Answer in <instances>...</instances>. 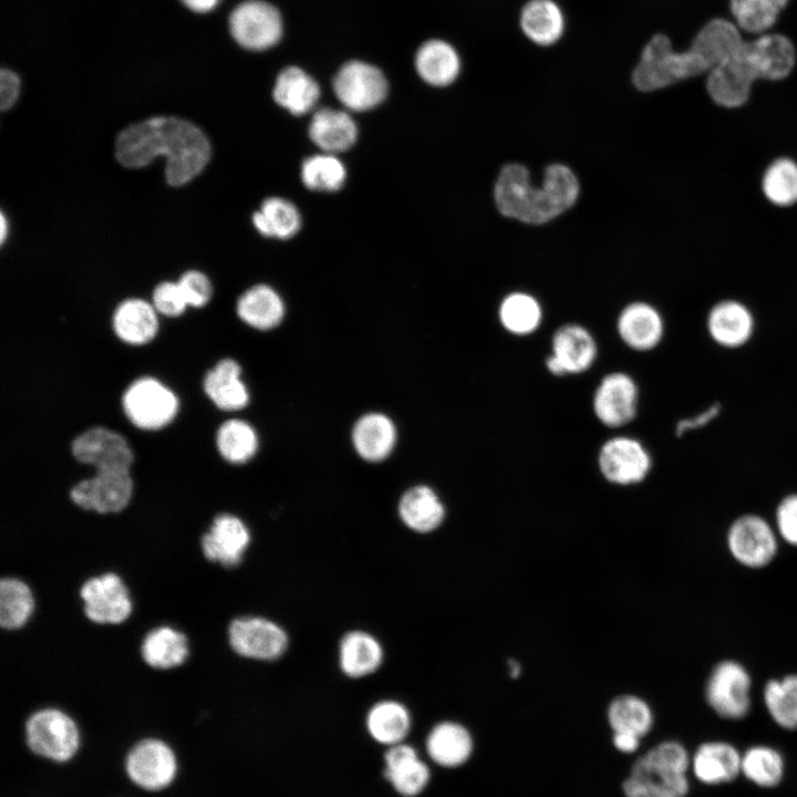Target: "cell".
<instances>
[{
    "mask_svg": "<svg viewBox=\"0 0 797 797\" xmlns=\"http://www.w3.org/2000/svg\"><path fill=\"white\" fill-rule=\"evenodd\" d=\"M210 151L200 128L173 116L131 125L120 133L115 144L116 158L125 167H144L154 157L164 156L165 177L172 186H182L196 177L208 163Z\"/></svg>",
    "mask_w": 797,
    "mask_h": 797,
    "instance_id": "cell-1",
    "label": "cell"
},
{
    "mask_svg": "<svg viewBox=\"0 0 797 797\" xmlns=\"http://www.w3.org/2000/svg\"><path fill=\"white\" fill-rule=\"evenodd\" d=\"M578 194L576 175L562 164L546 168L540 188L530 183L528 169L520 164L505 165L495 185V200L501 215L534 225L547 222L569 209Z\"/></svg>",
    "mask_w": 797,
    "mask_h": 797,
    "instance_id": "cell-2",
    "label": "cell"
},
{
    "mask_svg": "<svg viewBox=\"0 0 797 797\" xmlns=\"http://www.w3.org/2000/svg\"><path fill=\"white\" fill-rule=\"evenodd\" d=\"M691 755L679 741L650 747L631 765L621 784L624 797H686Z\"/></svg>",
    "mask_w": 797,
    "mask_h": 797,
    "instance_id": "cell-3",
    "label": "cell"
},
{
    "mask_svg": "<svg viewBox=\"0 0 797 797\" xmlns=\"http://www.w3.org/2000/svg\"><path fill=\"white\" fill-rule=\"evenodd\" d=\"M710 71V64L694 45L675 51L670 39L659 33L644 45L631 79L638 90L651 92Z\"/></svg>",
    "mask_w": 797,
    "mask_h": 797,
    "instance_id": "cell-4",
    "label": "cell"
},
{
    "mask_svg": "<svg viewBox=\"0 0 797 797\" xmlns=\"http://www.w3.org/2000/svg\"><path fill=\"white\" fill-rule=\"evenodd\" d=\"M753 675L734 658L718 660L704 681V701L714 714L727 721L747 717L753 704Z\"/></svg>",
    "mask_w": 797,
    "mask_h": 797,
    "instance_id": "cell-5",
    "label": "cell"
},
{
    "mask_svg": "<svg viewBox=\"0 0 797 797\" xmlns=\"http://www.w3.org/2000/svg\"><path fill=\"white\" fill-rule=\"evenodd\" d=\"M782 541L772 520L757 513L735 517L725 531L729 557L742 568L763 570L777 559Z\"/></svg>",
    "mask_w": 797,
    "mask_h": 797,
    "instance_id": "cell-6",
    "label": "cell"
},
{
    "mask_svg": "<svg viewBox=\"0 0 797 797\" xmlns=\"http://www.w3.org/2000/svg\"><path fill=\"white\" fill-rule=\"evenodd\" d=\"M28 749L35 756L56 764L71 762L81 747L75 721L62 710L40 708L24 724Z\"/></svg>",
    "mask_w": 797,
    "mask_h": 797,
    "instance_id": "cell-7",
    "label": "cell"
},
{
    "mask_svg": "<svg viewBox=\"0 0 797 797\" xmlns=\"http://www.w3.org/2000/svg\"><path fill=\"white\" fill-rule=\"evenodd\" d=\"M127 420L137 428L158 431L170 424L179 410L177 395L153 376H141L130 383L122 396Z\"/></svg>",
    "mask_w": 797,
    "mask_h": 797,
    "instance_id": "cell-8",
    "label": "cell"
},
{
    "mask_svg": "<svg viewBox=\"0 0 797 797\" xmlns=\"http://www.w3.org/2000/svg\"><path fill=\"white\" fill-rule=\"evenodd\" d=\"M126 777L138 788L157 793L177 778L178 758L173 747L158 737L137 741L124 758Z\"/></svg>",
    "mask_w": 797,
    "mask_h": 797,
    "instance_id": "cell-9",
    "label": "cell"
},
{
    "mask_svg": "<svg viewBox=\"0 0 797 797\" xmlns=\"http://www.w3.org/2000/svg\"><path fill=\"white\" fill-rule=\"evenodd\" d=\"M597 466L601 477L610 485L632 487L649 477L653 458L640 439L629 435H614L601 444Z\"/></svg>",
    "mask_w": 797,
    "mask_h": 797,
    "instance_id": "cell-10",
    "label": "cell"
},
{
    "mask_svg": "<svg viewBox=\"0 0 797 797\" xmlns=\"http://www.w3.org/2000/svg\"><path fill=\"white\" fill-rule=\"evenodd\" d=\"M598 354L597 340L588 328L579 323H565L552 333L545 366L557 377L578 375L594 365Z\"/></svg>",
    "mask_w": 797,
    "mask_h": 797,
    "instance_id": "cell-11",
    "label": "cell"
},
{
    "mask_svg": "<svg viewBox=\"0 0 797 797\" xmlns=\"http://www.w3.org/2000/svg\"><path fill=\"white\" fill-rule=\"evenodd\" d=\"M639 404V385L632 375L623 371L603 375L592 395L596 418L611 429L629 425L638 415Z\"/></svg>",
    "mask_w": 797,
    "mask_h": 797,
    "instance_id": "cell-12",
    "label": "cell"
},
{
    "mask_svg": "<svg viewBox=\"0 0 797 797\" xmlns=\"http://www.w3.org/2000/svg\"><path fill=\"white\" fill-rule=\"evenodd\" d=\"M228 640L237 654L258 661H276L289 646L286 630L277 622L258 615L234 619L228 628Z\"/></svg>",
    "mask_w": 797,
    "mask_h": 797,
    "instance_id": "cell-13",
    "label": "cell"
},
{
    "mask_svg": "<svg viewBox=\"0 0 797 797\" xmlns=\"http://www.w3.org/2000/svg\"><path fill=\"white\" fill-rule=\"evenodd\" d=\"M72 456L95 472H131L133 451L120 433L94 426L75 436L71 443Z\"/></svg>",
    "mask_w": 797,
    "mask_h": 797,
    "instance_id": "cell-14",
    "label": "cell"
},
{
    "mask_svg": "<svg viewBox=\"0 0 797 797\" xmlns=\"http://www.w3.org/2000/svg\"><path fill=\"white\" fill-rule=\"evenodd\" d=\"M338 100L350 111L364 112L380 105L387 95V81L382 71L362 61L344 63L333 79Z\"/></svg>",
    "mask_w": 797,
    "mask_h": 797,
    "instance_id": "cell-15",
    "label": "cell"
},
{
    "mask_svg": "<svg viewBox=\"0 0 797 797\" xmlns=\"http://www.w3.org/2000/svg\"><path fill=\"white\" fill-rule=\"evenodd\" d=\"M133 495L131 472H95L70 490L71 500L84 510L114 514L123 510Z\"/></svg>",
    "mask_w": 797,
    "mask_h": 797,
    "instance_id": "cell-16",
    "label": "cell"
},
{
    "mask_svg": "<svg viewBox=\"0 0 797 797\" xmlns=\"http://www.w3.org/2000/svg\"><path fill=\"white\" fill-rule=\"evenodd\" d=\"M230 32L234 39L249 50H265L275 45L282 33L278 10L260 0L239 4L230 14Z\"/></svg>",
    "mask_w": 797,
    "mask_h": 797,
    "instance_id": "cell-17",
    "label": "cell"
},
{
    "mask_svg": "<svg viewBox=\"0 0 797 797\" xmlns=\"http://www.w3.org/2000/svg\"><path fill=\"white\" fill-rule=\"evenodd\" d=\"M84 613L99 624H118L132 613V600L122 579L112 572L87 579L81 587Z\"/></svg>",
    "mask_w": 797,
    "mask_h": 797,
    "instance_id": "cell-18",
    "label": "cell"
},
{
    "mask_svg": "<svg viewBox=\"0 0 797 797\" xmlns=\"http://www.w3.org/2000/svg\"><path fill=\"white\" fill-rule=\"evenodd\" d=\"M757 79L755 71L739 49L733 56L708 72L706 90L712 101L718 106L736 108L747 102L753 83Z\"/></svg>",
    "mask_w": 797,
    "mask_h": 797,
    "instance_id": "cell-19",
    "label": "cell"
},
{
    "mask_svg": "<svg viewBox=\"0 0 797 797\" xmlns=\"http://www.w3.org/2000/svg\"><path fill=\"white\" fill-rule=\"evenodd\" d=\"M615 330L627 348L645 353L653 351L662 343L665 335V323L655 307L648 302L634 301L620 311Z\"/></svg>",
    "mask_w": 797,
    "mask_h": 797,
    "instance_id": "cell-20",
    "label": "cell"
},
{
    "mask_svg": "<svg viewBox=\"0 0 797 797\" xmlns=\"http://www.w3.org/2000/svg\"><path fill=\"white\" fill-rule=\"evenodd\" d=\"M705 327L711 340L725 349H738L754 337L756 321L751 309L735 299L716 302L706 315Z\"/></svg>",
    "mask_w": 797,
    "mask_h": 797,
    "instance_id": "cell-21",
    "label": "cell"
},
{
    "mask_svg": "<svg viewBox=\"0 0 797 797\" xmlns=\"http://www.w3.org/2000/svg\"><path fill=\"white\" fill-rule=\"evenodd\" d=\"M247 525L232 514L217 515L201 538L204 556L224 567L238 566L250 544Z\"/></svg>",
    "mask_w": 797,
    "mask_h": 797,
    "instance_id": "cell-22",
    "label": "cell"
},
{
    "mask_svg": "<svg viewBox=\"0 0 797 797\" xmlns=\"http://www.w3.org/2000/svg\"><path fill=\"white\" fill-rule=\"evenodd\" d=\"M741 51L758 79L779 81L787 77L796 62L791 41L783 34H765L744 42Z\"/></svg>",
    "mask_w": 797,
    "mask_h": 797,
    "instance_id": "cell-23",
    "label": "cell"
},
{
    "mask_svg": "<svg viewBox=\"0 0 797 797\" xmlns=\"http://www.w3.org/2000/svg\"><path fill=\"white\" fill-rule=\"evenodd\" d=\"M425 748L434 764L443 768H458L470 759L475 749V739L465 724L444 720L429 729Z\"/></svg>",
    "mask_w": 797,
    "mask_h": 797,
    "instance_id": "cell-24",
    "label": "cell"
},
{
    "mask_svg": "<svg viewBox=\"0 0 797 797\" xmlns=\"http://www.w3.org/2000/svg\"><path fill=\"white\" fill-rule=\"evenodd\" d=\"M383 773L394 790L403 797L418 796L431 780L428 765L417 751L405 742L387 747Z\"/></svg>",
    "mask_w": 797,
    "mask_h": 797,
    "instance_id": "cell-25",
    "label": "cell"
},
{
    "mask_svg": "<svg viewBox=\"0 0 797 797\" xmlns=\"http://www.w3.org/2000/svg\"><path fill=\"white\" fill-rule=\"evenodd\" d=\"M742 755L725 741H707L697 746L691 756L695 778L710 786L733 782L741 774Z\"/></svg>",
    "mask_w": 797,
    "mask_h": 797,
    "instance_id": "cell-26",
    "label": "cell"
},
{
    "mask_svg": "<svg viewBox=\"0 0 797 797\" xmlns=\"http://www.w3.org/2000/svg\"><path fill=\"white\" fill-rule=\"evenodd\" d=\"M398 517L412 531L429 534L445 521L446 507L439 495L427 485L407 489L398 501Z\"/></svg>",
    "mask_w": 797,
    "mask_h": 797,
    "instance_id": "cell-27",
    "label": "cell"
},
{
    "mask_svg": "<svg viewBox=\"0 0 797 797\" xmlns=\"http://www.w3.org/2000/svg\"><path fill=\"white\" fill-rule=\"evenodd\" d=\"M240 364L234 359L218 361L203 380L206 396L222 411H239L249 403V392L242 382Z\"/></svg>",
    "mask_w": 797,
    "mask_h": 797,
    "instance_id": "cell-28",
    "label": "cell"
},
{
    "mask_svg": "<svg viewBox=\"0 0 797 797\" xmlns=\"http://www.w3.org/2000/svg\"><path fill=\"white\" fill-rule=\"evenodd\" d=\"M152 303L137 298L122 301L113 312L112 329L128 345H145L157 334L159 323Z\"/></svg>",
    "mask_w": 797,
    "mask_h": 797,
    "instance_id": "cell-29",
    "label": "cell"
},
{
    "mask_svg": "<svg viewBox=\"0 0 797 797\" xmlns=\"http://www.w3.org/2000/svg\"><path fill=\"white\" fill-rule=\"evenodd\" d=\"M605 721L611 733H630L643 739L654 727L655 713L642 695L622 692L609 700Z\"/></svg>",
    "mask_w": 797,
    "mask_h": 797,
    "instance_id": "cell-30",
    "label": "cell"
},
{
    "mask_svg": "<svg viewBox=\"0 0 797 797\" xmlns=\"http://www.w3.org/2000/svg\"><path fill=\"white\" fill-rule=\"evenodd\" d=\"M380 641L363 630L346 632L339 643V666L351 679H361L376 672L383 663Z\"/></svg>",
    "mask_w": 797,
    "mask_h": 797,
    "instance_id": "cell-31",
    "label": "cell"
},
{
    "mask_svg": "<svg viewBox=\"0 0 797 797\" xmlns=\"http://www.w3.org/2000/svg\"><path fill=\"white\" fill-rule=\"evenodd\" d=\"M308 133L313 144L322 152L337 154L354 145L358 126L349 113L323 107L314 112Z\"/></svg>",
    "mask_w": 797,
    "mask_h": 797,
    "instance_id": "cell-32",
    "label": "cell"
},
{
    "mask_svg": "<svg viewBox=\"0 0 797 797\" xmlns=\"http://www.w3.org/2000/svg\"><path fill=\"white\" fill-rule=\"evenodd\" d=\"M396 436L393 421L385 414L376 412L362 415L352 429L354 449L368 462H381L387 458L395 446Z\"/></svg>",
    "mask_w": 797,
    "mask_h": 797,
    "instance_id": "cell-33",
    "label": "cell"
},
{
    "mask_svg": "<svg viewBox=\"0 0 797 797\" xmlns=\"http://www.w3.org/2000/svg\"><path fill=\"white\" fill-rule=\"evenodd\" d=\"M284 303L280 294L268 284H256L238 299L236 311L247 325L267 331L280 324L284 317Z\"/></svg>",
    "mask_w": 797,
    "mask_h": 797,
    "instance_id": "cell-34",
    "label": "cell"
},
{
    "mask_svg": "<svg viewBox=\"0 0 797 797\" xmlns=\"http://www.w3.org/2000/svg\"><path fill=\"white\" fill-rule=\"evenodd\" d=\"M275 102L293 115L309 113L320 97V86L309 74L297 66L283 69L276 81Z\"/></svg>",
    "mask_w": 797,
    "mask_h": 797,
    "instance_id": "cell-35",
    "label": "cell"
},
{
    "mask_svg": "<svg viewBox=\"0 0 797 797\" xmlns=\"http://www.w3.org/2000/svg\"><path fill=\"white\" fill-rule=\"evenodd\" d=\"M365 726L376 743L389 747L405 741L412 726V716L403 703L382 700L370 707Z\"/></svg>",
    "mask_w": 797,
    "mask_h": 797,
    "instance_id": "cell-36",
    "label": "cell"
},
{
    "mask_svg": "<svg viewBox=\"0 0 797 797\" xmlns=\"http://www.w3.org/2000/svg\"><path fill=\"white\" fill-rule=\"evenodd\" d=\"M762 701L770 720L786 731L797 729V672L767 679Z\"/></svg>",
    "mask_w": 797,
    "mask_h": 797,
    "instance_id": "cell-37",
    "label": "cell"
},
{
    "mask_svg": "<svg viewBox=\"0 0 797 797\" xmlns=\"http://www.w3.org/2000/svg\"><path fill=\"white\" fill-rule=\"evenodd\" d=\"M519 24L530 41L539 45H550L561 38L565 19L555 1L529 0L521 9Z\"/></svg>",
    "mask_w": 797,
    "mask_h": 797,
    "instance_id": "cell-38",
    "label": "cell"
},
{
    "mask_svg": "<svg viewBox=\"0 0 797 797\" xmlns=\"http://www.w3.org/2000/svg\"><path fill=\"white\" fill-rule=\"evenodd\" d=\"M415 66L418 75L426 83L446 86L457 77L460 60L455 49L447 42L429 40L418 49Z\"/></svg>",
    "mask_w": 797,
    "mask_h": 797,
    "instance_id": "cell-39",
    "label": "cell"
},
{
    "mask_svg": "<svg viewBox=\"0 0 797 797\" xmlns=\"http://www.w3.org/2000/svg\"><path fill=\"white\" fill-rule=\"evenodd\" d=\"M142 658L154 669H172L183 664L188 655L187 638L172 627L151 630L141 646Z\"/></svg>",
    "mask_w": 797,
    "mask_h": 797,
    "instance_id": "cell-40",
    "label": "cell"
},
{
    "mask_svg": "<svg viewBox=\"0 0 797 797\" xmlns=\"http://www.w3.org/2000/svg\"><path fill=\"white\" fill-rule=\"evenodd\" d=\"M743 43L735 24L722 18L708 21L692 41L711 70L733 56Z\"/></svg>",
    "mask_w": 797,
    "mask_h": 797,
    "instance_id": "cell-41",
    "label": "cell"
},
{
    "mask_svg": "<svg viewBox=\"0 0 797 797\" xmlns=\"http://www.w3.org/2000/svg\"><path fill=\"white\" fill-rule=\"evenodd\" d=\"M255 228L265 237L289 239L301 228V215L293 203L282 197H269L252 215Z\"/></svg>",
    "mask_w": 797,
    "mask_h": 797,
    "instance_id": "cell-42",
    "label": "cell"
},
{
    "mask_svg": "<svg viewBox=\"0 0 797 797\" xmlns=\"http://www.w3.org/2000/svg\"><path fill=\"white\" fill-rule=\"evenodd\" d=\"M498 320L509 334L527 337L541 325L542 309L531 294L513 292L503 299L498 308Z\"/></svg>",
    "mask_w": 797,
    "mask_h": 797,
    "instance_id": "cell-43",
    "label": "cell"
},
{
    "mask_svg": "<svg viewBox=\"0 0 797 797\" xmlns=\"http://www.w3.org/2000/svg\"><path fill=\"white\" fill-rule=\"evenodd\" d=\"M216 447L228 463L240 465L250 460L258 451L256 429L246 421L230 418L222 422L216 432Z\"/></svg>",
    "mask_w": 797,
    "mask_h": 797,
    "instance_id": "cell-44",
    "label": "cell"
},
{
    "mask_svg": "<svg viewBox=\"0 0 797 797\" xmlns=\"http://www.w3.org/2000/svg\"><path fill=\"white\" fill-rule=\"evenodd\" d=\"M741 773L754 785L773 788L779 785L785 774L782 753L769 745H753L741 759Z\"/></svg>",
    "mask_w": 797,
    "mask_h": 797,
    "instance_id": "cell-45",
    "label": "cell"
},
{
    "mask_svg": "<svg viewBox=\"0 0 797 797\" xmlns=\"http://www.w3.org/2000/svg\"><path fill=\"white\" fill-rule=\"evenodd\" d=\"M34 599L29 586L18 578L0 581V624L8 630L19 629L29 620Z\"/></svg>",
    "mask_w": 797,
    "mask_h": 797,
    "instance_id": "cell-46",
    "label": "cell"
},
{
    "mask_svg": "<svg viewBox=\"0 0 797 797\" xmlns=\"http://www.w3.org/2000/svg\"><path fill=\"white\" fill-rule=\"evenodd\" d=\"M762 190L767 200L779 207L797 203V163L788 157L772 162L762 178Z\"/></svg>",
    "mask_w": 797,
    "mask_h": 797,
    "instance_id": "cell-47",
    "label": "cell"
},
{
    "mask_svg": "<svg viewBox=\"0 0 797 797\" xmlns=\"http://www.w3.org/2000/svg\"><path fill=\"white\" fill-rule=\"evenodd\" d=\"M345 179V166L335 154L323 152L302 162L301 180L311 190L337 192L344 185Z\"/></svg>",
    "mask_w": 797,
    "mask_h": 797,
    "instance_id": "cell-48",
    "label": "cell"
},
{
    "mask_svg": "<svg viewBox=\"0 0 797 797\" xmlns=\"http://www.w3.org/2000/svg\"><path fill=\"white\" fill-rule=\"evenodd\" d=\"M729 6L738 27L751 33L770 29L780 10L770 0H729Z\"/></svg>",
    "mask_w": 797,
    "mask_h": 797,
    "instance_id": "cell-49",
    "label": "cell"
},
{
    "mask_svg": "<svg viewBox=\"0 0 797 797\" xmlns=\"http://www.w3.org/2000/svg\"><path fill=\"white\" fill-rule=\"evenodd\" d=\"M772 521L782 544L797 549V491L777 503Z\"/></svg>",
    "mask_w": 797,
    "mask_h": 797,
    "instance_id": "cell-50",
    "label": "cell"
},
{
    "mask_svg": "<svg viewBox=\"0 0 797 797\" xmlns=\"http://www.w3.org/2000/svg\"><path fill=\"white\" fill-rule=\"evenodd\" d=\"M152 300L156 312L168 318L179 317L188 307L177 282L158 283L153 291Z\"/></svg>",
    "mask_w": 797,
    "mask_h": 797,
    "instance_id": "cell-51",
    "label": "cell"
},
{
    "mask_svg": "<svg viewBox=\"0 0 797 797\" xmlns=\"http://www.w3.org/2000/svg\"><path fill=\"white\" fill-rule=\"evenodd\" d=\"M188 307L203 308L213 294V287L206 275L197 270L185 272L177 282Z\"/></svg>",
    "mask_w": 797,
    "mask_h": 797,
    "instance_id": "cell-52",
    "label": "cell"
},
{
    "mask_svg": "<svg viewBox=\"0 0 797 797\" xmlns=\"http://www.w3.org/2000/svg\"><path fill=\"white\" fill-rule=\"evenodd\" d=\"M721 410L720 403H713L690 417L681 418L675 425V435L682 437L689 432L705 427L720 415Z\"/></svg>",
    "mask_w": 797,
    "mask_h": 797,
    "instance_id": "cell-53",
    "label": "cell"
},
{
    "mask_svg": "<svg viewBox=\"0 0 797 797\" xmlns=\"http://www.w3.org/2000/svg\"><path fill=\"white\" fill-rule=\"evenodd\" d=\"M20 80L10 70H2L0 73V106L1 110L10 108L19 95Z\"/></svg>",
    "mask_w": 797,
    "mask_h": 797,
    "instance_id": "cell-54",
    "label": "cell"
},
{
    "mask_svg": "<svg viewBox=\"0 0 797 797\" xmlns=\"http://www.w3.org/2000/svg\"><path fill=\"white\" fill-rule=\"evenodd\" d=\"M611 743L619 753L633 754L640 748L642 738L630 733L615 732L611 733Z\"/></svg>",
    "mask_w": 797,
    "mask_h": 797,
    "instance_id": "cell-55",
    "label": "cell"
},
{
    "mask_svg": "<svg viewBox=\"0 0 797 797\" xmlns=\"http://www.w3.org/2000/svg\"><path fill=\"white\" fill-rule=\"evenodd\" d=\"M507 675L511 681H517L522 676L524 665L514 656L507 658L506 660Z\"/></svg>",
    "mask_w": 797,
    "mask_h": 797,
    "instance_id": "cell-56",
    "label": "cell"
},
{
    "mask_svg": "<svg viewBox=\"0 0 797 797\" xmlns=\"http://www.w3.org/2000/svg\"><path fill=\"white\" fill-rule=\"evenodd\" d=\"M186 7L196 12H207L213 10L219 0H180Z\"/></svg>",
    "mask_w": 797,
    "mask_h": 797,
    "instance_id": "cell-57",
    "label": "cell"
},
{
    "mask_svg": "<svg viewBox=\"0 0 797 797\" xmlns=\"http://www.w3.org/2000/svg\"><path fill=\"white\" fill-rule=\"evenodd\" d=\"M0 225H1V231H0V232H1V242H3V241H4V239H6V236H7V229H8L7 220H6V218H4V216H3V215H1V221H0Z\"/></svg>",
    "mask_w": 797,
    "mask_h": 797,
    "instance_id": "cell-58",
    "label": "cell"
},
{
    "mask_svg": "<svg viewBox=\"0 0 797 797\" xmlns=\"http://www.w3.org/2000/svg\"><path fill=\"white\" fill-rule=\"evenodd\" d=\"M773 1L779 9H783L786 7L789 0H770Z\"/></svg>",
    "mask_w": 797,
    "mask_h": 797,
    "instance_id": "cell-59",
    "label": "cell"
}]
</instances>
